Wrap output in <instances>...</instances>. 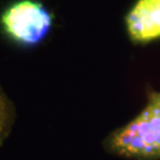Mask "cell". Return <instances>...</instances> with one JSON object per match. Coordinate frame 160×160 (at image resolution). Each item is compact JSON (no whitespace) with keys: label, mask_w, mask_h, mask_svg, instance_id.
I'll return each instance as SVG.
<instances>
[{"label":"cell","mask_w":160,"mask_h":160,"mask_svg":"<svg viewBox=\"0 0 160 160\" xmlns=\"http://www.w3.org/2000/svg\"><path fill=\"white\" fill-rule=\"evenodd\" d=\"M108 147L116 154L140 160L160 158V94L149 96L147 106L128 125L115 131Z\"/></svg>","instance_id":"1"},{"label":"cell","mask_w":160,"mask_h":160,"mask_svg":"<svg viewBox=\"0 0 160 160\" xmlns=\"http://www.w3.org/2000/svg\"><path fill=\"white\" fill-rule=\"evenodd\" d=\"M0 23L12 40L24 45H34L49 33L52 18L39 1L19 0L2 12Z\"/></svg>","instance_id":"2"},{"label":"cell","mask_w":160,"mask_h":160,"mask_svg":"<svg viewBox=\"0 0 160 160\" xmlns=\"http://www.w3.org/2000/svg\"><path fill=\"white\" fill-rule=\"evenodd\" d=\"M128 34L137 43L160 37V0H138L126 17Z\"/></svg>","instance_id":"3"},{"label":"cell","mask_w":160,"mask_h":160,"mask_svg":"<svg viewBox=\"0 0 160 160\" xmlns=\"http://www.w3.org/2000/svg\"><path fill=\"white\" fill-rule=\"evenodd\" d=\"M6 114H7V110H6V103L4 101V98L0 94V134L2 129L5 128L6 123Z\"/></svg>","instance_id":"4"}]
</instances>
